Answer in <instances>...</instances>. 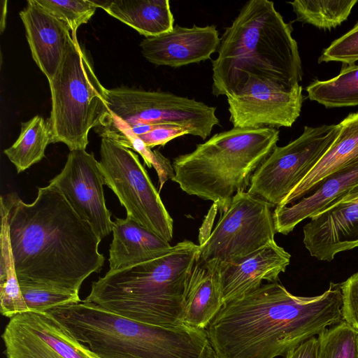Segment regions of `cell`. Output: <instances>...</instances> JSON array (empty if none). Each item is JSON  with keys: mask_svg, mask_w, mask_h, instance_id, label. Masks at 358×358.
<instances>
[{"mask_svg": "<svg viewBox=\"0 0 358 358\" xmlns=\"http://www.w3.org/2000/svg\"><path fill=\"white\" fill-rule=\"evenodd\" d=\"M0 212L20 285L79 294L84 280L101 270V238L55 186L38 187L31 203L15 192L3 194Z\"/></svg>", "mask_w": 358, "mask_h": 358, "instance_id": "cell-1", "label": "cell"}, {"mask_svg": "<svg viewBox=\"0 0 358 358\" xmlns=\"http://www.w3.org/2000/svg\"><path fill=\"white\" fill-rule=\"evenodd\" d=\"M344 320L342 282L315 296L278 281L225 303L206 329L216 358H275Z\"/></svg>", "mask_w": 358, "mask_h": 358, "instance_id": "cell-2", "label": "cell"}, {"mask_svg": "<svg viewBox=\"0 0 358 358\" xmlns=\"http://www.w3.org/2000/svg\"><path fill=\"white\" fill-rule=\"evenodd\" d=\"M291 23L268 0H250L227 27L212 62V93L228 96L254 75L292 88L303 70Z\"/></svg>", "mask_w": 358, "mask_h": 358, "instance_id": "cell-3", "label": "cell"}, {"mask_svg": "<svg viewBox=\"0 0 358 358\" xmlns=\"http://www.w3.org/2000/svg\"><path fill=\"white\" fill-rule=\"evenodd\" d=\"M199 255V245L184 240L155 259L110 269L92 282L85 301L147 324L184 325L185 289Z\"/></svg>", "mask_w": 358, "mask_h": 358, "instance_id": "cell-4", "label": "cell"}, {"mask_svg": "<svg viewBox=\"0 0 358 358\" xmlns=\"http://www.w3.org/2000/svg\"><path fill=\"white\" fill-rule=\"evenodd\" d=\"M47 312L99 358H216L206 329L147 324L85 300Z\"/></svg>", "mask_w": 358, "mask_h": 358, "instance_id": "cell-5", "label": "cell"}, {"mask_svg": "<svg viewBox=\"0 0 358 358\" xmlns=\"http://www.w3.org/2000/svg\"><path fill=\"white\" fill-rule=\"evenodd\" d=\"M279 133L267 127L217 133L174 158L172 180L187 194L212 201L221 215L234 196L250 186L255 171L276 146Z\"/></svg>", "mask_w": 358, "mask_h": 358, "instance_id": "cell-6", "label": "cell"}, {"mask_svg": "<svg viewBox=\"0 0 358 358\" xmlns=\"http://www.w3.org/2000/svg\"><path fill=\"white\" fill-rule=\"evenodd\" d=\"M48 82L52 109L48 123L52 143H63L70 151L85 150L90 131L99 125L109 110L107 89L77 38H69L59 68Z\"/></svg>", "mask_w": 358, "mask_h": 358, "instance_id": "cell-7", "label": "cell"}, {"mask_svg": "<svg viewBox=\"0 0 358 358\" xmlns=\"http://www.w3.org/2000/svg\"><path fill=\"white\" fill-rule=\"evenodd\" d=\"M100 168L106 185L124 207L127 217L170 242L173 220L138 156L113 141L101 138Z\"/></svg>", "mask_w": 358, "mask_h": 358, "instance_id": "cell-8", "label": "cell"}, {"mask_svg": "<svg viewBox=\"0 0 358 358\" xmlns=\"http://www.w3.org/2000/svg\"><path fill=\"white\" fill-rule=\"evenodd\" d=\"M340 124L305 126L286 145L275 146L252 175L248 193L278 206L316 165L340 132Z\"/></svg>", "mask_w": 358, "mask_h": 358, "instance_id": "cell-9", "label": "cell"}, {"mask_svg": "<svg viewBox=\"0 0 358 358\" xmlns=\"http://www.w3.org/2000/svg\"><path fill=\"white\" fill-rule=\"evenodd\" d=\"M107 103L109 113L129 125L175 124L203 140L219 124L216 107L170 92L107 89Z\"/></svg>", "mask_w": 358, "mask_h": 358, "instance_id": "cell-10", "label": "cell"}, {"mask_svg": "<svg viewBox=\"0 0 358 358\" xmlns=\"http://www.w3.org/2000/svg\"><path fill=\"white\" fill-rule=\"evenodd\" d=\"M271 206L247 192H237L207 238L199 245L200 260L236 262L275 241Z\"/></svg>", "mask_w": 358, "mask_h": 358, "instance_id": "cell-11", "label": "cell"}, {"mask_svg": "<svg viewBox=\"0 0 358 358\" xmlns=\"http://www.w3.org/2000/svg\"><path fill=\"white\" fill-rule=\"evenodd\" d=\"M296 84L287 88L254 75L245 77L240 87L227 97L233 127H291L299 117L303 95Z\"/></svg>", "mask_w": 358, "mask_h": 358, "instance_id": "cell-12", "label": "cell"}, {"mask_svg": "<svg viewBox=\"0 0 358 358\" xmlns=\"http://www.w3.org/2000/svg\"><path fill=\"white\" fill-rule=\"evenodd\" d=\"M1 338L6 358H99L48 312L13 316Z\"/></svg>", "mask_w": 358, "mask_h": 358, "instance_id": "cell-13", "label": "cell"}, {"mask_svg": "<svg viewBox=\"0 0 358 358\" xmlns=\"http://www.w3.org/2000/svg\"><path fill=\"white\" fill-rule=\"evenodd\" d=\"M64 194L79 217L88 222L100 238L112 232L113 221L106 207L105 180L99 162L85 150L69 152L61 172L50 181Z\"/></svg>", "mask_w": 358, "mask_h": 358, "instance_id": "cell-14", "label": "cell"}, {"mask_svg": "<svg viewBox=\"0 0 358 358\" xmlns=\"http://www.w3.org/2000/svg\"><path fill=\"white\" fill-rule=\"evenodd\" d=\"M303 242L310 256L331 262L358 247V186L310 218Z\"/></svg>", "mask_w": 358, "mask_h": 358, "instance_id": "cell-15", "label": "cell"}, {"mask_svg": "<svg viewBox=\"0 0 358 358\" xmlns=\"http://www.w3.org/2000/svg\"><path fill=\"white\" fill-rule=\"evenodd\" d=\"M220 44L219 33L213 24L192 27L176 24L166 33L145 38L140 47L148 62L178 68L210 59Z\"/></svg>", "mask_w": 358, "mask_h": 358, "instance_id": "cell-16", "label": "cell"}, {"mask_svg": "<svg viewBox=\"0 0 358 358\" xmlns=\"http://www.w3.org/2000/svg\"><path fill=\"white\" fill-rule=\"evenodd\" d=\"M290 259V254L273 241L238 262H215L223 304L258 288L263 280L278 281Z\"/></svg>", "mask_w": 358, "mask_h": 358, "instance_id": "cell-17", "label": "cell"}, {"mask_svg": "<svg viewBox=\"0 0 358 358\" xmlns=\"http://www.w3.org/2000/svg\"><path fill=\"white\" fill-rule=\"evenodd\" d=\"M26 37L32 58L50 80L62 62L68 41L71 36L69 27L40 6L36 0H28L20 11Z\"/></svg>", "mask_w": 358, "mask_h": 358, "instance_id": "cell-18", "label": "cell"}, {"mask_svg": "<svg viewBox=\"0 0 358 358\" xmlns=\"http://www.w3.org/2000/svg\"><path fill=\"white\" fill-rule=\"evenodd\" d=\"M357 186L358 159L327 177L314 191L296 203L276 206L273 213L276 232L288 234L301 222L317 214Z\"/></svg>", "mask_w": 358, "mask_h": 358, "instance_id": "cell-19", "label": "cell"}, {"mask_svg": "<svg viewBox=\"0 0 358 358\" xmlns=\"http://www.w3.org/2000/svg\"><path fill=\"white\" fill-rule=\"evenodd\" d=\"M336 138L316 165L278 206H289L310 194L327 177L358 159V112L341 122Z\"/></svg>", "mask_w": 358, "mask_h": 358, "instance_id": "cell-20", "label": "cell"}, {"mask_svg": "<svg viewBox=\"0 0 358 358\" xmlns=\"http://www.w3.org/2000/svg\"><path fill=\"white\" fill-rule=\"evenodd\" d=\"M222 305L215 263L198 258L185 289L182 324L206 329Z\"/></svg>", "mask_w": 358, "mask_h": 358, "instance_id": "cell-21", "label": "cell"}, {"mask_svg": "<svg viewBox=\"0 0 358 358\" xmlns=\"http://www.w3.org/2000/svg\"><path fill=\"white\" fill-rule=\"evenodd\" d=\"M109 250L110 270H117L159 257L171 248L169 242L136 222L115 218Z\"/></svg>", "mask_w": 358, "mask_h": 358, "instance_id": "cell-22", "label": "cell"}, {"mask_svg": "<svg viewBox=\"0 0 358 358\" xmlns=\"http://www.w3.org/2000/svg\"><path fill=\"white\" fill-rule=\"evenodd\" d=\"M101 8L145 38L166 33L174 27L169 0H115L105 2Z\"/></svg>", "mask_w": 358, "mask_h": 358, "instance_id": "cell-23", "label": "cell"}, {"mask_svg": "<svg viewBox=\"0 0 358 358\" xmlns=\"http://www.w3.org/2000/svg\"><path fill=\"white\" fill-rule=\"evenodd\" d=\"M52 143L48 121L40 115L22 122L20 133L15 142L4 150V154L21 173L45 157V151Z\"/></svg>", "mask_w": 358, "mask_h": 358, "instance_id": "cell-24", "label": "cell"}, {"mask_svg": "<svg viewBox=\"0 0 358 358\" xmlns=\"http://www.w3.org/2000/svg\"><path fill=\"white\" fill-rule=\"evenodd\" d=\"M308 97L327 108L358 106V65L342 64L338 76L315 80L306 88Z\"/></svg>", "mask_w": 358, "mask_h": 358, "instance_id": "cell-25", "label": "cell"}, {"mask_svg": "<svg viewBox=\"0 0 358 358\" xmlns=\"http://www.w3.org/2000/svg\"><path fill=\"white\" fill-rule=\"evenodd\" d=\"M0 259V310L2 315L11 318L29 311L17 278L10 250L8 227L1 219Z\"/></svg>", "mask_w": 358, "mask_h": 358, "instance_id": "cell-26", "label": "cell"}, {"mask_svg": "<svg viewBox=\"0 0 358 358\" xmlns=\"http://www.w3.org/2000/svg\"><path fill=\"white\" fill-rule=\"evenodd\" d=\"M357 2V0H296L288 3L291 4L296 15V21L330 30L348 19Z\"/></svg>", "mask_w": 358, "mask_h": 358, "instance_id": "cell-27", "label": "cell"}, {"mask_svg": "<svg viewBox=\"0 0 358 358\" xmlns=\"http://www.w3.org/2000/svg\"><path fill=\"white\" fill-rule=\"evenodd\" d=\"M318 358H358V330L343 320L317 336Z\"/></svg>", "mask_w": 358, "mask_h": 358, "instance_id": "cell-28", "label": "cell"}, {"mask_svg": "<svg viewBox=\"0 0 358 358\" xmlns=\"http://www.w3.org/2000/svg\"><path fill=\"white\" fill-rule=\"evenodd\" d=\"M36 2L69 28L73 38H77L78 27L87 23L98 8L94 1L36 0Z\"/></svg>", "mask_w": 358, "mask_h": 358, "instance_id": "cell-29", "label": "cell"}, {"mask_svg": "<svg viewBox=\"0 0 358 358\" xmlns=\"http://www.w3.org/2000/svg\"><path fill=\"white\" fill-rule=\"evenodd\" d=\"M29 311L47 312L55 308L81 301L79 294L31 285H20Z\"/></svg>", "mask_w": 358, "mask_h": 358, "instance_id": "cell-30", "label": "cell"}, {"mask_svg": "<svg viewBox=\"0 0 358 358\" xmlns=\"http://www.w3.org/2000/svg\"><path fill=\"white\" fill-rule=\"evenodd\" d=\"M358 61V22L342 36L324 49L318 63L337 62L351 65Z\"/></svg>", "mask_w": 358, "mask_h": 358, "instance_id": "cell-31", "label": "cell"}, {"mask_svg": "<svg viewBox=\"0 0 358 358\" xmlns=\"http://www.w3.org/2000/svg\"><path fill=\"white\" fill-rule=\"evenodd\" d=\"M186 134H189V131L178 125L150 124L149 130L146 133L136 137L151 149L157 145L164 146L169 141Z\"/></svg>", "mask_w": 358, "mask_h": 358, "instance_id": "cell-32", "label": "cell"}, {"mask_svg": "<svg viewBox=\"0 0 358 358\" xmlns=\"http://www.w3.org/2000/svg\"><path fill=\"white\" fill-rule=\"evenodd\" d=\"M343 315L358 330V272L342 282Z\"/></svg>", "mask_w": 358, "mask_h": 358, "instance_id": "cell-33", "label": "cell"}, {"mask_svg": "<svg viewBox=\"0 0 358 358\" xmlns=\"http://www.w3.org/2000/svg\"><path fill=\"white\" fill-rule=\"evenodd\" d=\"M320 341L317 337H312L290 350L285 358H318Z\"/></svg>", "mask_w": 358, "mask_h": 358, "instance_id": "cell-34", "label": "cell"}]
</instances>
